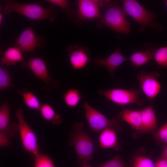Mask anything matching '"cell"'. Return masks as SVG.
Listing matches in <instances>:
<instances>
[{"instance_id": "obj_1", "label": "cell", "mask_w": 167, "mask_h": 167, "mask_svg": "<svg viewBox=\"0 0 167 167\" xmlns=\"http://www.w3.org/2000/svg\"><path fill=\"white\" fill-rule=\"evenodd\" d=\"M72 128L69 145L73 147L78 162L82 166L92 159L93 153L97 147V143L85 130L82 122L74 123Z\"/></svg>"}, {"instance_id": "obj_2", "label": "cell", "mask_w": 167, "mask_h": 167, "mask_svg": "<svg viewBox=\"0 0 167 167\" xmlns=\"http://www.w3.org/2000/svg\"><path fill=\"white\" fill-rule=\"evenodd\" d=\"M4 2L5 4L2 11L5 14L15 12L33 20L47 19L51 22L57 19L54 5L45 8L36 2L22 3L12 0H4Z\"/></svg>"}, {"instance_id": "obj_3", "label": "cell", "mask_w": 167, "mask_h": 167, "mask_svg": "<svg viewBox=\"0 0 167 167\" xmlns=\"http://www.w3.org/2000/svg\"><path fill=\"white\" fill-rule=\"evenodd\" d=\"M105 9L104 13L99 19L98 27H101L105 25L115 32L125 34H129L130 25L123 9L110 2Z\"/></svg>"}, {"instance_id": "obj_4", "label": "cell", "mask_w": 167, "mask_h": 167, "mask_svg": "<svg viewBox=\"0 0 167 167\" xmlns=\"http://www.w3.org/2000/svg\"><path fill=\"white\" fill-rule=\"evenodd\" d=\"M85 117L91 129L96 133L109 128L118 132L122 126V121L119 115L109 119L101 113L92 107L87 102L84 103Z\"/></svg>"}, {"instance_id": "obj_5", "label": "cell", "mask_w": 167, "mask_h": 167, "mask_svg": "<svg viewBox=\"0 0 167 167\" xmlns=\"http://www.w3.org/2000/svg\"><path fill=\"white\" fill-rule=\"evenodd\" d=\"M122 3L126 15L131 17L137 23L159 32L162 31V26L155 22L156 17L154 13L146 9L135 0H124Z\"/></svg>"}, {"instance_id": "obj_6", "label": "cell", "mask_w": 167, "mask_h": 167, "mask_svg": "<svg viewBox=\"0 0 167 167\" xmlns=\"http://www.w3.org/2000/svg\"><path fill=\"white\" fill-rule=\"evenodd\" d=\"M15 115L18 120L19 132L22 146L26 151L34 157L40 153L36 136L25 120L22 108L16 109Z\"/></svg>"}, {"instance_id": "obj_7", "label": "cell", "mask_w": 167, "mask_h": 167, "mask_svg": "<svg viewBox=\"0 0 167 167\" xmlns=\"http://www.w3.org/2000/svg\"><path fill=\"white\" fill-rule=\"evenodd\" d=\"M98 93L116 104L124 105L135 104L140 106L144 104L140 97L139 91L135 88L129 90L116 88L107 90L100 89Z\"/></svg>"}, {"instance_id": "obj_8", "label": "cell", "mask_w": 167, "mask_h": 167, "mask_svg": "<svg viewBox=\"0 0 167 167\" xmlns=\"http://www.w3.org/2000/svg\"><path fill=\"white\" fill-rule=\"evenodd\" d=\"M45 37L42 35L36 36L31 26L25 29L18 37L14 46L23 53H34L36 48L43 46L46 43Z\"/></svg>"}, {"instance_id": "obj_9", "label": "cell", "mask_w": 167, "mask_h": 167, "mask_svg": "<svg viewBox=\"0 0 167 167\" xmlns=\"http://www.w3.org/2000/svg\"><path fill=\"white\" fill-rule=\"evenodd\" d=\"M160 74L157 71H140L138 74L137 79L145 95L149 99H153L159 93L161 85L158 79Z\"/></svg>"}, {"instance_id": "obj_10", "label": "cell", "mask_w": 167, "mask_h": 167, "mask_svg": "<svg viewBox=\"0 0 167 167\" xmlns=\"http://www.w3.org/2000/svg\"><path fill=\"white\" fill-rule=\"evenodd\" d=\"M109 2L108 0H79L76 11L78 18L81 20L99 19L102 16L100 12V7H105Z\"/></svg>"}, {"instance_id": "obj_11", "label": "cell", "mask_w": 167, "mask_h": 167, "mask_svg": "<svg viewBox=\"0 0 167 167\" xmlns=\"http://www.w3.org/2000/svg\"><path fill=\"white\" fill-rule=\"evenodd\" d=\"M66 51L70 62L74 69H83L91 61L89 51L85 46L72 45L68 47Z\"/></svg>"}, {"instance_id": "obj_12", "label": "cell", "mask_w": 167, "mask_h": 167, "mask_svg": "<svg viewBox=\"0 0 167 167\" xmlns=\"http://www.w3.org/2000/svg\"><path fill=\"white\" fill-rule=\"evenodd\" d=\"M23 66L29 69L38 79L42 81L46 86L55 87L48 72L44 60L39 57L32 58L24 62Z\"/></svg>"}, {"instance_id": "obj_13", "label": "cell", "mask_w": 167, "mask_h": 167, "mask_svg": "<svg viewBox=\"0 0 167 167\" xmlns=\"http://www.w3.org/2000/svg\"><path fill=\"white\" fill-rule=\"evenodd\" d=\"M0 132L9 138L19 132L18 124L10 122L9 106L6 101L2 103L0 107Z\"/></svg>"}, {"instance_id": "obj_14", "label": "cell", "mask_w": 167, "mask_h": 167, "mask_svg": "<svg viewBox=\"0 0 167 167\" xmlns=\"http://www.w3.org/2000/svg\"><path fill=\"white\" fill-rule=\"evenodd\" d=\"M128 60L118 48L105 59L96 58L95 64L99 66H105L112 76H113L116 68L124 62Z\"/></svg>"}, {"instance_id": "obj_15", "label": "cell", "mask_w": 167, "mask_h": 167, "mask_svg": "<svg viewBox=\"0 0 167 167\" xmlns=\"http://www.w3.org/2000/svg\"><path fill=\"white\" fill-rule=\"evenodd\" d=\"M142 126L140 133H151L153 134L157 128V120L152 106L149 105L141 110Z\"/></svg>"}, {"instance_id": "obj_16", "label": "cell", "mask_w": 167, "mask_h": 167, "mask_svg": "<svg viewBox=\"0 0 167 167\" xmlns=\"http://www.w3.org/2000/svg\"><path fill=\"white\" fill-rule=\"evenodd\" d=\"M119 115L122 121L129 124L133 129L138 131L140 130L142 126L141 110L124 109Z\"/></svg>"}, {"instance_id": "obj_17", "label": "cell", "mask_w": 167, "mask_h": 167, "mask_svg": "<svg viewBox=\"0 0 167 167\" xmlns=\"http://www.w3.org/2000/svg\"><path fill=\"white\" fill-rule=\"evenodd\" d=\"M156 49L154 47L143 50H135L128 58L132 64L137 67L143 65L153 59Z\"/></svg>"}, {"instance_id": "obj_18", "label": "cell", "mask_w": 167, "mask_h": 167, "mask_svg": "<svg viewBox=\"0 0 167 167\" xmlns=\"http://www.w3.org/2000/svg\"><path fill=\"white\" fill-rule=\"evenodd\" d=\"M22 54L19 49L15 46L8 47L3 53V55L0 60L2 65L14 66L16 63L24 61Z\"/></svg>"}, {"instance_id": "obj_19", "label": "cell", "mask_w": 167, "mask_h": 167, "mask_svg": "<svg viewBox=\"0 0 167 167\" xmlns=\"http://www.w3.org/2000/svg\"><path fill=\"white\" fill-rule=\"evenodd\" d=\"M116 132L109 128L103 130L99 136L100 148H113L116 149H118V143Z\"/></svg>"}, {"instance_id": "obj_20", "label": "cell", "mask_w": 167, "mask_h": 167, "mask_svg": "<svg viewBox=\"0 0 167 167\" xmlns=\"http://www.w3.org/2000/svg\"><path fill=\"white\" fill-rule=\"evenodd\" d=\"M39 110L43 118L47 121L51 122L53 124L58 125L62 123V119L61 116L59 114L56 113L49 104H43Z\"/></svg>"}, {"instance_id": "obj_21", "label": "cell", "mask_w": 167, "mask_h": 167, "mask_svg": "<svg viewBox=\"0 0 167 167\" xmlns=\"http://www.w3.org/2000/svg\"><path fill=\"white\" fill-rule=\"evenodd\" d=\"M18 93L22 96L25 105L31 109L40 110L41 105L37 97L31 92L23 89H19Z\"/></svg>"}, {"instance_id": "obj_22", "label": "cell", "mask_w": 167, "mask_h": 167, "mask_svg": "<svg viewBox=\"0 0 167 167\" xmlns=\"http://www.w3.org/2000/svg\"><path fill=\"white\" fill-rule=\"evenodd\" d=\"M81 97V94L78 90L70 89L64 94L63 100L66 105L75 107L78 104Z\"/></svg>"}, {"instance_id": "obj_23", "label": "cell", "mask_w": 167, "mask_h": 167, "mask_svg": "<svg viewBox=\"0 0 167 167\" xmlns=\"http://www.w3.org/2000/svg\"><path fill=\"white\" fill-rule=\"evenodd\" d=\"M153 59L159 66L167 70V46L156 49L154 53Z\"/></svg>"}, {"instance_id": "obj_24", "label": "cell", "mask_w": 167, "mask_h": 167, "mask_svg": "<svg viewBox=\"0 0 167 167\" xmlns=\"http://www.w3.org/2000/svg\"><path fill=\"white\" fill-rule=\"evenodd\" d=\"M34 157V167H56L52 158L46 154L40 153Z\"/></svg>"}, {"instance_id": "obj_25", "label": "cell", "mask_w": 167, "mask_h": 167, "mask_svg": "<svg viewBox=\"0 0 167 167\" xmlns=\"http://www.w3.org/2000/svg\"><path fill=\"white\" fill-rule=\"evenodd\" d=\"M14 87L11 83V76L8 71L0 66V89L3 90Z\"/></svg>"}, {"instance_id": "obj_26", "label": "cell", "mask_w": 167, "mask_h": 167, "mask_svg": "<svg viewBox=\"0 0 167 167\" xmlns=\"http://www.w3.org/2000/svg\"><path fill=\"white\" fill-rule=\"evenodd\" d=\"M46 2L57 6L64 10L66 14V18L69 19L72 17L74 13L73 9L71 8L67 1L66 0H46Z\"/></svg>"}, {"instance_id": "obj_27", "label": "cell", "mask_w": 167, "mask_h": 167, "mask_svg": "<svg viewBox=\"0 0 167 167\" xmlns=\"http://www.w3.org/2000/svg\"><path fill=\"white\" fill-rule=\"evenodd\" d=\"M132 167H155V163L150 158L139 156L133 161Z\"/></svg>"}, {"instance_id": "obj_28", "label": "cell", "mask_w": 167, "mask_h": 167, "mask_svg": "<svg viewBox=\"0 0 167 167\" xmlns=\"http://www.w3.org/2000/svg\"><path fill=\"white\" fill-rule=\"evenodd\" d=\"M99 167H127L126 163L118 154L106 162L100 165Z\"/></svg>"}, {"instance_id": "obj_29", "label": "cell", "mask_w": 167, "mask_h": 167, "mask_svg": "<svg viewBox=\"0 0 167 167\" xmlns=\"http://www.w3.org/2000/svg\"><path fill=\"white\" fill-rule=\"evenodd\" d=\"M153 135L157 143H164L167 144V122L155 132Z\"/></svg>"}, {"instance_id": "obj_30", "label": "cell", "mask_w": 167, "mask_h": 167, "mask_svg": "<svg viewBox=\"0 0 167 167\" xmlns=\"http://www.w3.org/2000/svg\"><path fill=\"white\" fill-rule=\"evenodd\" d=\"M10 138L6 135L0 133V147H8L11 145L9 139Z\"/></svg>"}, {"instance_id": "obj_31", "label": "cell", "mask_w": 167, "mask_h": 167, "mask_svg": "<svg viewBox=\"0 0 167 167\" xmlns=\"http://www.w3.org/2000/svg\"><path fill=\"white\" fill-rule=\"evenodd\" d=\"M155 167H167V159L162 156L155 163Z\"/></svg>"}, {"instance_id": "obj_32", "label": "cell", "mask_w": 167, "mask_h": 167, "mask_svg": "<svg viewBox=\"0 0 167 167\" xmlns=\"http://www.w3.org/2000/svg\"><path fill=\"white\" fill-rule=\"evenodd\" d=\"M162 156L163 157L167 159V144H166L163 147Z\"/></svg>"}, {"instance_id": "obj_33", "label": "cell", "mask_w": 167, "mask_h": 167, "mask_svg": "<svg viewBox=\"0 0 167 167\" xmlns=\"http://www.w3.org/2000/svg\"><path fill=\"white\" fill-rule=\"evenodd\" d=\"M3 18V15L2 14V13H0V25H1V24H2V19Z\"/></svg>"}, {"instance_id": "obj_34", "label": "cell", "mask_w": 167, "mask_h": 167, "mask_svg": "<svg viewBox=\"0 0 167 167\" xmlns=\"http://www.w3.org/2000/svg\"><path fill=\"white\" fill-rule=\"evenodd\" d=\"M81 167H92L91 165H88V164H85L82 166Z\"/></svg>"}, {"instance_id": "obj_35", "label": "cell", "mask_w": 167, "mask_h": 167, "mask_svg": "<svg viewBox=\"0 0 167 167\" xmlns=\"http://www.w3.org/2000/svg\"><path fill=\"white\" fill-rule=\"evenodd\" d=\"M164 2L165 3L167 7V0H164Z\"/></svg>"}]
</instances>
